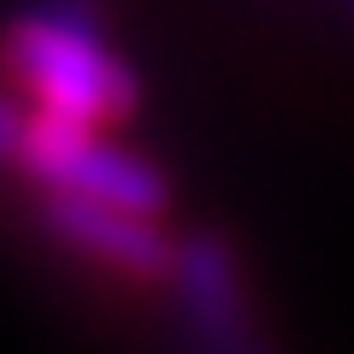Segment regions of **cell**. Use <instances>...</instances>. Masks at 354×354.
Instances as JSON below:
<instances>
[{
  "label": "cell",
  "mask_w": 354,
  "mask_h": 354,
  "mask_svg": "<svg viewBox=\"0 0 354 354\" xmlns=\"http://www.w3.org/2000/svg\"><path fill=\"white\" fill-rule=\"evenodd\" d=\"M41 225L59 248H71L77 260L101 266L113 278L130 283H160L177 272V248L153 213H136V207H113V201H88V195H59L48 189L41 201Z\"/></svg>",
  "instance_id": "obj_3"
},
{
  "label": "cell",
  "mask_w": 354,
  "mask_h": 354,
  "mask_svg": "<svg viewBox=\"0 0 354 354\" xmlns=\"http://www.w3.org/2000/svg\"><path fill=\"white\" fill-rule=\"evenodd\" d=\"M18 171L59 195H88V201L136 207V213L165 207V177L118 142H106L101 124H77V118L30 113L24 142H18Z\"/></svg>",
  "instance_id": "obj_2"
},
{
  "label": "cell",
  "mask_w": 354,
  "mask_h": 354,
  "mask_svg": "<svg viewBox=\"0 0 354 354\" xmlns=\"http://www.w3.org/2000/svg\"><path fill=\"white\" fill-rule=\"evenodd\" d=\"M177 283H183V307L207 337L230 342L242 330V301H236V278H230V254L213 236H195L189 248H177Z\"/></svg>",
  "instance_id": "obj_4"
},
{
  "label": "cell",
  "mask_w": 354,
  "mask_h": 354,
  "mask_svg": "<svg viewBox=\"0 0 354 354\" xmlns=\"http://www.w3.org/2000/svg\"><path fill=\"white\" fill-rule=\"evenodd\" d=\"M348 6H354V0H348Z\"/></svg>",
  "instance_id": "obj_6"
},
{
  "label": "cell",
  "mask_w": 354,
  "mask_h": 354,
  "mask_svg": "<svg viewBox=\"0 0 354 354\" xmlns=\"http://www.w3.org/2000/svg\"><path fill=\"white\" fill-rule=\"evenodd\" d=\"M30 113H18L12 95H0V165H18V142H24Z\"/></svg>",
  "instance_id": "obj_5"
},
{
  "label": "cell",
  "mask_w": 354,
  "mask_h": 354,
  "mask_svg": "<svg viewBox=\"0 0 354 354\" xmlns=\"http://www.w3.org/2000/svg\"><path fill=\"white\" fill-rule=\"evenodd\" d=\"M0 71L30 101V113L77 124H124L136 113V77L95 36L83 12H24L0 36Z\"/></svg>",
  "instance_id": "obj_1"
}]
</instances>
